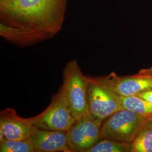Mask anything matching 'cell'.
<instances>
[{
  "label": "cell",
  "mask_w": 152,
  "mask_h": 152,
  "mask_svg": "<svg viewBox=\"0 0 152 152\" xmlns=\"http://www.w3.org/2000/svg\"><path fill=\"white\" fill-rule=\"evenodd\" d=\"M31 120L34 127L63 132L68 130L77 121L61 87L53 95L48 108L40 114L31 117Z\"/></svg>",
  "instance_id": "5b68a950"
},
{
  "label": "cell",
  "mask_w": 152,
  "mask_h": 152,
  "mask_svg": "<svg viewBox=\"0 0 152 152\" xmlns=\"http://www.w3.org/2000/svg\"><path fill=\"white\" fill-rule=\"evenodd\" d=\"M63 78L61 87L76 120L88 115L87 76L83 75L77 60H71L66 64L63 71Z\"/></svg>",
  "instance_id": "3957f363"
},
{
  "label": "cell",
  "mask_w": 152,
  "mask_h": 152,
  "mask_svg": "<svg viewBox=\"0 0 152 152\" xmlns=\"http://www.w3.org/2000/svg\"><path fill=\"white\" fill-rule=\"evenodd\" d=\"M87 76L88 113L98 124L122 108L120 96L109 86L105 76Z\"/></svg>",
  "instance_id": "7a4b0ae2"
},
{
  "label": "cell",
  "mask_w": 152,
  "mask_h": 152,
  "mask_svg": "<svg viewBox=\"0 0 152 152\" xmlns=\"http://www.w3.org/2000/svg\"><path fill=\"white\" fill-rule=\"evenodd\" d=\"M0 35L8 42L20 47L32 46L52 38L48 34L32 32L0 23Z\"/></svg>",
  "instance_id": "30bf717a"
},
{
  "label": "cell",
  "mask_w": 152,
  "mask_h": 152,
  "mask_svg": "<svg viewBox=\"0 0 152 152\" xmlns=\"http://www.w3.org/2000/svg\"><path fill=\"white\" fill-rule=\"evenodd\" d=\"M29 139L36 152H71L66 132L34 127Z\"/></svg>",
  "instance_id": "9c48e42d"
},
{
  "label": "cell",
  "mask_w": 152,
  "mask_h": 152,
  "mask_svg": "<svg viewBox=\"0 0 152 152\" xmlns=\"http://www.w3.org/2000/svg\"><path fill=\"white\" fill-rule=\"evenodd\" d=\"M67 0H0L1 23L52 38L61 29Z\"/></svg>",
  "instance_id": "6da1fadb"
},
{
  "label": "cell",
  "mask_w": 152,
  "mask_h": 152,
  "mask_svg": "<svg viewBox=\"0 0 152 152\" xmlns=\"http://www.w3.org/2000/svg\"><path fill=\"white\" fill-rule=\"evenodd\" d=\"M1 152H36L32 142L27 140L6 139L0 142Z\"/></svg>",
  "instance_id": "5bb4252c"
},
{
  "label": "cell",
  "mask_w": 152,
  "mask_h": 152,
  "mask_svg": "<svg viewBox=\"0 0 152 152\" xmlns=\"http://www.w3.org/2000/svg\"><path fill=\"white\" fill-rule=\"evenodd\" d=\"M131 145V152H152V118L147 121Z\"/></svg>",
  "instance_id": "8fae6325"
},
{
  "label": "cell",
  "mask_w": 152,
  "mask_h": 152,
  "mask_svg": "<svg viewBox=\"0 0 152 152\" xmlns=\"http://www.w3.org/2000/svg\"><path fill=\"white\" fill-rule=\"evenodd\" d=\"M102 125L88 114L77 120L66 131L71 152H88L101 138Z\"/></svg>",
  "instance_id": "8992f818"
},
{
  "label": "cell",
  "mask_w": 152,
  "mask_h": 152,
  "mask_svg": "<svg viewBox=\"0 0 152 152\" xmlns=\"http://www.w3.org/2000/svg\"><path fill=\"white\" fill-rule=\"evenodd\" d=\"M34 129L31 118L19 116L14 109H5L0 112V130L7 139H29Z\"/></svg>",
  "instance_id": "ba28073f"
},
{
  "label": "cell",
  "mask_w": 152,
  "mask_h": 152,
  "mask_svg": "<svg viewBox=\"0 0 152 152\" xmlns=\"http://www.w3.org/2000/svg\"><path fill=\"white\" fill-rule=\"evenodd\" d=\"M149 119L122 109L104 121L101 127V138L131 143Z\"/></svg>",
  "instance_id": "277c9868"
},
{
  "label": "cell",
  "mask_w": 152,
  "mask_h": 152,
  "mask_svg": "<svg viewBox=\"0 0 152 152\" xmlns=\"http://www.w3.org/2000/svg\"><path fill=\"white\" fill-rule=\"evenodd\" d=\"M122 108L135 112L143 117L152 118V104L137 96H120Z\"/></svg>",
  "instance_id": "7c38bea8"
},
{
  "label": "cell",
  "mask_w": 152,
  "mask_h": 152,
  "mask_svg": "<svg viewBox=\"0 0 152 152\" xmlns=\"http://www.w3.org/2000/svg\"><path fill=\"white\" fill-rule=\"evenodd\" d=\"M131 143L102 139L88 152H131Z\"/></svg>",
  "instance_id": "4fadbf2b"
},
{
  "label": "cell",
  "mask_w": 152,
  "mask_h": 152,
  "mask_svg": "<svg viewBox=\"0 0 152 152\" xmlns=\"http://www.w3.org/2000/svg\"><path fill=\"white\" fill-rule=\"evenodd\" d=\"M136 96L140 97L147 101V102L152 104V90L141 92Z\"/></svg>",
  "instance_id": "9a60e30c"
},
{
  "label": "cell",
  "mask_w": 152,
  "mask_h": 152,
  "mask_svg": "<svg viewBox=\"0 0 152 152\" xmlns=\"http://www.w3.org/2000/svg\"><path fill=\"white\" fill-rule=\"evenodd\" d=\"M105 77L109 86L120 96H136L152 90V66L141 69L132 75L119 76L111 72Z\"/></svg>",
  "instance_id": "52a82bcc"
}]
</instances>
